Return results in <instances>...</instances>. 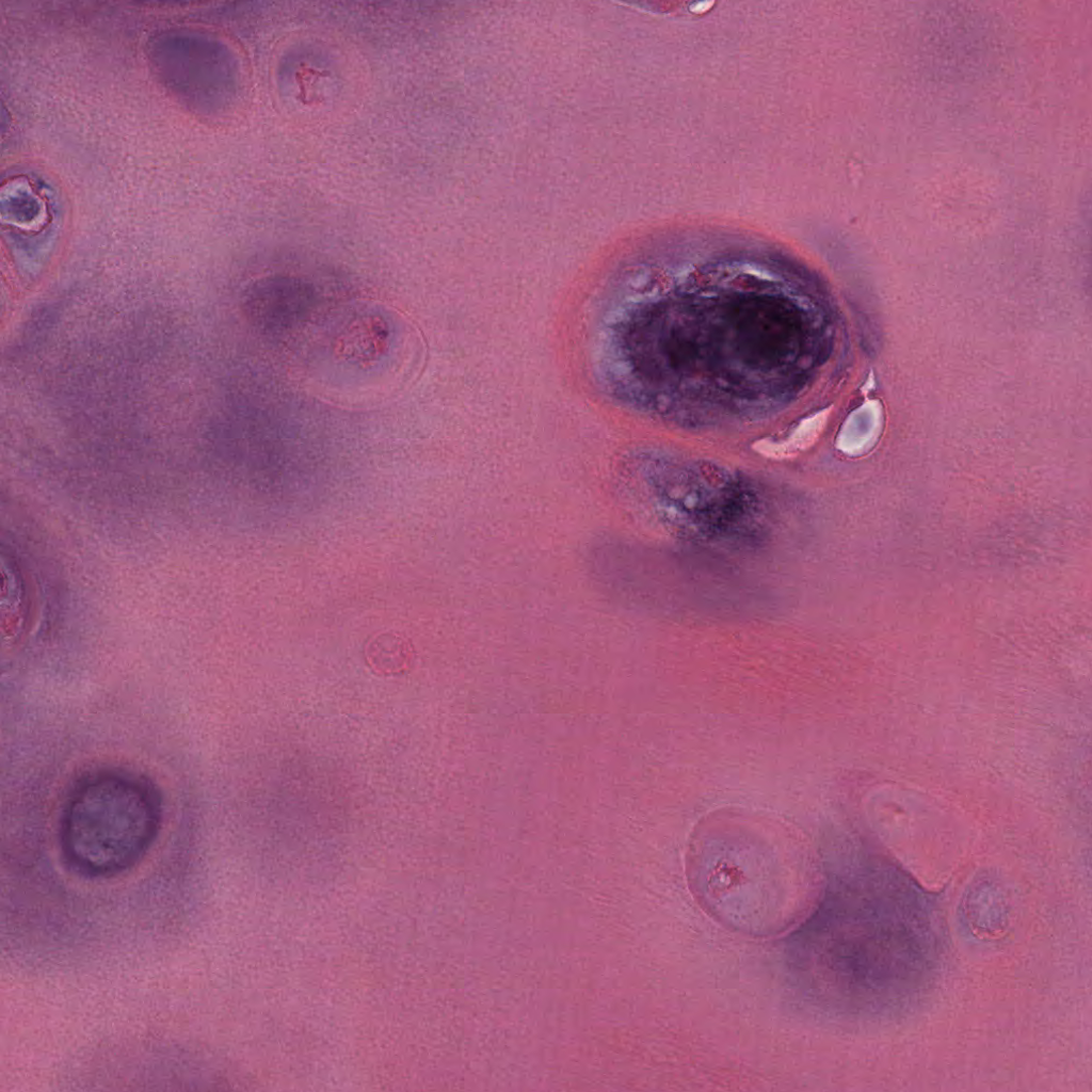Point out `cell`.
I'll return each instance as SVG.
<instances>
[{
	"label": "cell",
	"mask_w": 1092,
	"mask_h": 1092,
	"mask_svg": "<svg viewBox=\"0 0 1092 1092\" xmlns=\"http://www.w3.org/2000/svg\"><path fill=\"white\" fill-rule=\"evenodd\" d=\"M160 803L142 778L115 771L81 782L68 799L61 842L69 862L92 876H109L135 864L160 824Z\"/></svg>",
	"instance_id": "cell-1"
},
{
	"label": "cell",
	"mask_w": 1092,
	"mask_h": 1092,
	"mask_svg": "<svg viewBox=\"0 0 1092 1092\" xmlns=\"http://www.w3.org/2000/svg\"><path fill=\"white\" fill-rule=\"evenodd\" d=\"M312 302L314 290L304 280L290 276L267 277L252 288L246 310L256 326L276 332L299 321Z\"/></svg>",
	"instance_id": "cell-2"
}]
</instances>
